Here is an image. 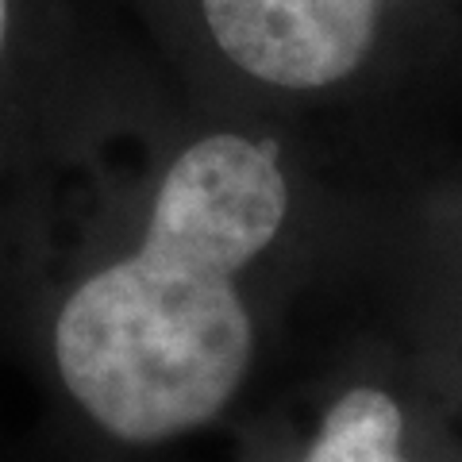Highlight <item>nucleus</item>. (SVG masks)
Returning <instances> with one entry per match:
<instances>
[{
    "label": "nucleus",
    "mask_w": 462,
    "mask_h": 462,
    "mask_svg": "<svg viewBox=\"0 0 462 462\" xmlns=\"http://www.w3.org/2000/svg\"><path fill=\"white\" fill-rule=\"evenodd\" d=\"M5 27H8V0H0V47H5Z\"/></svg>",
    "instance_id": "4"
},
{
    "label": "nucleus",
    "mask_w": 462,
    "mask_h": 462,
    "mask_svg": "<svg viewBox=\"0 0 462 462\" xmlns=\"http://www.w3.org/2000/svg\"><path fill=\"white\" fill-rule=\"evenodd\" d=\"M401 409L382 389H351L328 409L305 458L297 462H409L401 455Z\"/></svg>",
    "instance_id": "3"
},
{
    "label": "nucleus",
    "mask_w": 462,
    "mask_h": 462,
    "mask_svg": "<svg viewBox=\"0 0 462 462\" xmlns=\"http://www.w3.org/2000/svg\"><path fill=\"white\" fill-rule=\"evenodd\" d=\"M212 39L251 78L320 89L363 62L378 0H200Z\"/></svg>",
    "instance_id": "2"
},
{
    "label": "nucleus",
    "mask_w": 462,
    "mask_h": 462,
    "mask_svg": "<svg viewBox=\"0 0 462 462\" xmlns=\"http://www.w3.org/2000/svg\"><path fill=\"white\" fill-rule=\"evenodd\" d=\"M278 143L208 135L178 154L143 247L66 300L54 358L93 420L127 443L208 424L251 363L236 273L285 220Z\"/></svg>",
    "instance_id": "1"
}]
</instances>
